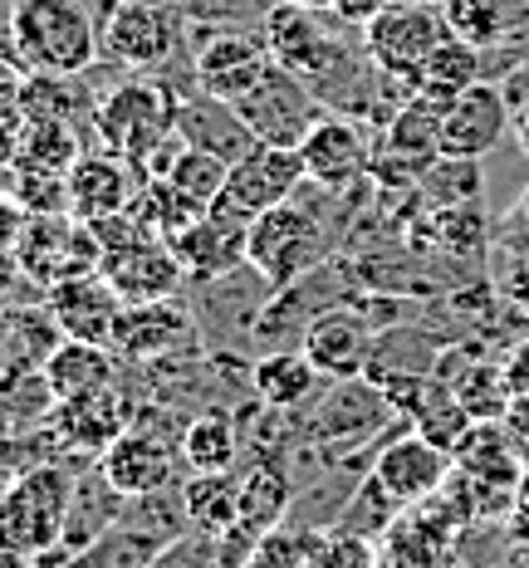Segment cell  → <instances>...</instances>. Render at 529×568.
<instances>
[{
	"instance_id": "39",
	"label": "cell",
	"mask_w": 529,
	"mask_h": 568,
	"mask_svg": "<svg viewBox=\"0 0 529 568\" xmlns=\"http://www.w3.org/2000/svg\"><path fill=\"white\" fill-rule=\"evenodd\" d=\"M26 221H30V211L20 206L10 192H0V255H10L20 245V231H26Z\"/></svg>"
},
{
	"instance_id": "29",
	"label": "cell",
	"mask_w": 529,
	"mask_h": 568,
	"mask_svg": "<svg viewBox=\"0 0 529 568\" xmlns=\"http://www.w3.org/2000/svg\"><path fill=\"white\" fill-rule=\"evenodd\" d=\"M480 79H486V50H476V44H466V40H456V34H446L437 50L427 54V64H421L417 93L456 99V93H466L470 84H480Z\"/></svg>"
},
{
	"instance_id": "36",
	"label": "cell",
	"mask_w": 529,
	"mask_h": 568,
	"mask_svg": "<svg viewBox=\"0 0 529 568\" xmlns=\"http://www.w3.org/2000/svg\"><path fill=\"white\" fill-rule=\"evenodd\" d=\"M446 387H456V397H461V407L470 412V422H500L505 412H510V397H515L500 363H480V358L456 373Z\"/></svg>"
},
{
	"instance_id": "2",
	"label": "cell",
	"mask_w": 529,
	"mask_h": 568,
	"mask_svg": "<svg viewBox=\"0 0 529 568\" xmlns=\"http://www.w3.org/2000/svg\"><path fill=\"white\" fill-rule=\"evenodd\" d=\"M74 480H79L74 466L64 470V460H50V466L20 470V476L0 485V554L34 559V554L54 549L59 535H64Z\"/></svg>"
},
{
	"instance_id": "45",
	"label": "cell",
	"mask_w": 529,
	"mask_h": 568,
	"mask_svg": "<svg viewBox=\"0 0 529 568\" xmlns=\"http://www.w3.org/2000/svg\"><path fill=\"white\" fill-rule=\"evenodd\" d=\"M0 568H30V559H20V554H0Z\"/></svg>"
},
{
	"instance_id": "24",
	"label": "cell",
	"mask_w": 529,
	"mask_h": 568,
	"mask_svg": "<svg viewBox=\"0 0 529 568\" xmlns=\"http://www.w3.org/2000/svg\"><path fill=\"white\" fill-rule=\"evenodd\" d=\"M289 510H294V480L285 460H251L241 470V519H235V529L261 544L265 535H275L285 525Z\"/></svg>"
},
{
	"instance_id": "4",
	"label": "cell",
	"mask_w": 529,
	"mask_h": 568,
	"mask_svg": "<svg viewBox=\"0 0 529 568\" xmlns=\"http://www.w3.org/2000/svg\"><path fill=\"white\" fill-rule=\"evenodd\" d=\"M192 318H196V334H202L206 353H241V358H255V324H261L269 294V284L261 270L245 260L241 270L216 280H192Z\"/></svg>"
},
{
	"instance_id": "16",
	"label": "cell",
	"mask_w": 529,
	"mask_h": 568,
	"mask_svg": "<svg viewBox=\"0 0 529 568\" xmlns=\"http://www.w3.org/2000/svg\"><path fill=\"white\" fill-rule=\"evenodd\" d=\"M505 133H515V113L505 103L500 84L480 79L466 93H456L441 113V158H486L496 152Z\"/></svg>"
},
{
	"instance_id": "41",
	"label": "cell",
	"mask_w": 529,
	"mask_h": 568,
	"mask_svg": "<svg viewBox=\"0 0 529 568\" xmlns=\"http://www.w3.org/2000/svg\"><path fill=\"white\" fill-rule=\"evenodd\" d=\"M387 6H397V0H338V20H348V26H368V20L383 16Z\"/></svg>"
},
{
	"instance_id": "48",
	"label": "cell",
	"mask_w": 529,
	"mask_h": 568,
	"mask_svg": "<svg viewBox=\"0 0 529 568\" xmlns=\"http://www.w3.org/2000/svg\"><path fill=\"white\" fill-rule=\"evenodd\" d=\"M152 568H157V564H152Z\"/></svg>"
},
{
	"instance_id": "7",
	"label": "cell",
	"mask_w": 529,
	"mask_h": 568,
	"mask_svg": "<svg viewBox=\"0 0 529 568\" xmlns=\"http://www.w3.org/2000/svg\"><path fill=\"white\" fill-rule=\"evenodd\" d=\"M235 109H241L255 142H269V148H299L304 133L328 113L324 99L309 89V79H299L285 64H269L265 79Z\"/></svg>"
},
{
	"instance_id": "12",
	"label": "cell",
	"mask_w": 529,
	"mask_h": 568,
	"mask_svg": "<svg viewBox=\"0 0 529 568\" xmlns=\"http://www.w3.org/2000/svg\"><path fill=\"white\" fill-rule=\"evenodd\" d=\"M202 334H196V318H192V304L172 300H147V304H123L113 318V334H109V348L118 353L123 363H157L167 353H182V348H196Z\"/></svg>"
},
{
	"instance_id": "14",
	"label": "cell",
	"mask_w": 529,
	"mask_h": 568,
	"mask_svg": "<svg viewBox=\"0 0 529 568\" xmlns=\"http://www.w3.org/2000/svg\"><path fill=\"white\" fill-rule=\"evenodd\" d=\"M373 348H378V328H373V318L353 300L324 310L299 338V353L328 383H338V377H363L373 363Z\"/></svg>"
},
{
	"instance_id": "17",
	"label": "cell",
	"mask_w": 529,
	"mask_h": 568,
	"mask_svg": "<svg viewBox=\"0 0 529 568\" xmlns=\"http://www.w3.org/2000/svg\"><path fill=\"white\" fill-rule=\"evenodd\" d=\"M176 460H182V446H172L162 426L133 422L109 452L99 456V470L109 476L118 495H147V490H162V485L176 480Z\"/></svg>"
},
{
	"instance_id": "46",
	"label": "cell",
	"mask_w": 529,
	"mask_h": 568,
	"mask_svg": "<svg viewBox=\"0 0 529 568\" xmlns=\"http://www.w3.org/2000/svg\"><path fill=\"white\" fill-rule=\"evenodd\" d=\"M269 6H285V0H269Z\"/></svg>"
},
{
	"instance_id": "37",
	"label": "cell",
	"mask_w": 529,
	"mask_h": 568,
	"mask_svg": "<svg viewBox=\"0 0 529 568\" xmlns=\"http://www.w3.org/2000/svg\"><path fill=\"white\" fill-rule=\"evenodd\" d=\"M309 568H378V549L363 535H344V529H328L314 549Z\"/></svg>"
},
{
	"instance_id": "38",
	"label": "cell",
	"mask_w": 529,
	"mask_h": 568,
	"mask_svg": "<svg viewBox=\"0 0 529 568\" xmlns=\"http://www.w3.org/2000/svg\"><path fill=\"white\" fill-rule=\"evenodd\" d=\"M496 245L510 255H529V182H525L520 201L510 206V216L496 226Z\"/></svg>"
},
{
	"instance_id": "31",
	"label": "cell",
	"mask_w": 529,
	"mask_h": 568,
	"mask_svg": "<svg viewBox=\"0 0 529 568\" xmlns=\"http://www.w3.org/2000/svg\"><path fill=\"white\" fill-rule=\"evenodd\" d=\"M407 505H397L393 500V490L373 476H363L358 485H353V495H348V505L338 510L334 519V529H344V535H363V539H383L387 529L397 525V515H403Z\"/></svg>"
},
{
	"instance_id": "13",
	"label": "cell",
	"mask_w": 529,
	"mask_h": 568,
	"mask_svg": "<svg viewBox=\"0 0 529 568\" xmlns=\"http://www.w3.org/2000/svg\"><path fill=\"white\" fill-rule=\"evenodd\" d=\"M451 470H456L451 452L437 446L431 436H421L417 426L393 432L378 446V456H373V476H378L387 490H393V500L407 505V510L411 505H421V500H431V495L451 480Z\"/></svg>"
},
{
	"instance_id": "47",
	"label": "cell",
	"mask_w": 529,
	"mask_h": 568,
	"mask_svg": "<svg viewBox=\"0 0 529 568\" xmlns=\"http://www.w3.org/2000/svg\"><path fill=\"white\" fill-rule=\"evenodd\" d=\"M99 6H113V0H99Z\"/></svg>"
},
{
	"instance_id": "42",
	"label": "cell",
	"mask_w": 529,
	"mask_h": 568,
	"mask_svg": "<svg viewBox=\"0 0 529 568\" xmlns=\"http://www.w3.org/2000/svg\"><path fill=\"white\" fill-rule=\"evenodd\" d=\"M505 383H510L515 397L529 393V343H520V348H515V358L505 363Z\"/></svg>"
},
{
	"instance_id": "25",
	"label": "cell",
	"mask_w": 529,
	"mask_h": 568,
	"mask_svg": "<svg viewBox=\"0 0 529 568\" xmlns=\"http://www.w3.org/2000/svg\"><path fill=\"white\" fill-rule=\"evenodd\" d=\"M20 113L26 123H93L99 113V93L84 84V74H40V69H26L20 79Z\"/></svg>"
},
{
	"instance_id": "8",
	"label": "cell",
	"mask_w": 529,
	"mask_h": 568,
	"mask_svg": "<svg viewBox=\"0 0 529 568\" xmlns=\"http://www.w3.org/2000/svg\"><path fill=\"white\" fill-rule=\"evenodd\" d=\"M299 182H304L299 148H269V142H255L245 158L231 162L226 192L211 201L206 211H221V216L245 221V226H251L261 211L285 206V201L299 192Z\"/></svg>"
},
{
	"instance_id": "35",
	"label": "cell",
	"mask_w": 529,
	"mask_h": 568,
	"mask_svg": "<svg viewBox=\"0 0 529 568\" xmlns=\"http://www.w3.org/2000/svg\"><path fill=\"white\" fill-rule=\"evenodd\" d=\"M441 20L456 40L490 50L510 34V6L505 0H441Z\"/></svg>"
},
{
	"instance_id": "22",
	"label": "cell",
	"mask_w": 529,
	"mask_h": 568,
	"mask_svg": "<svg viewBox=\"0 0 529 568\" xmlns=\"http://www.w3.org/2000/svg\"><path fill=\"white\" fill-rule=\"evenodd\" d=\"M245 221H231L221 211H202L192 226H182L172 235V251L182 260L186 280H216V275H231V270L245 265Z\"/></svg>"
},
{
	"instance_id": "10",
	"label": "cell",
	"mask_w": 529,
	"mask_h": 568,
	"mask_svg": "<svg viewBox=\"0 0 529 568\" xmlns=\"http://www.w3.org/2000/svg\"><path fill=\"white\" fill-rule=\"evenodd\" d=\"M275 64L261 30H196L192 34V84L241 103Z\"/></svg>"
},
{
	"instance_id": "44",
	"label": "cell",
	"mask_w": 529,
	"mask_h": 568,
	"mask_svg": "<svg viewBox=\"0 0 529 568\" xmlns=\"http://www.w3.org/2000/svg\"><path fill=\"white\" fill-rule=\"evenodd\" d=\"M304 10H319V16H338V0H294Z\"/></svg>"
},
{
	"instance_id": "1",
	"label": "cell",
	"mask_w": 529,
	"mask_h": 568,
	"mask_svg": "<svg viewBox=\"0 0 529 568\" xmlns=\"http://www.w3.org/2000/svg\"><path fill=\"white\" fill-rule=\"evenodd\" d=\"M10 44L20 69L89 74L103 50L89 0H10Z\"/></svg>"
},
{
	"instance_id": "6",
	"label": "cell",
	"mask_w": 529,
	"mask_h": 568,
	"mask_svg": "<svg viewBox=\"0 0 529 568\" xmlns=\"http://www.w3.org/2000/svg\"><path fill=\"white\" fill-rule=\"evenodd\" d=\"M446 34L451 30L441 20V6H431V0H397V6H387L383 16H373L363 26V50H368L378 69L407 79L417 89L421 64H427V54L437 50Z\"/></svg>"
},
{
	"instance_id": "33",
	"label": "cell",
	"mask_w": 529,
	"mask_h": 568,
	"mask_svg": "<svg viewBox=\"0 0 529 568\" xmlns=\"http://www.w3.org/2000/svg\"><path fill=\"white\" fill-rule=\"evenodd\" d=\"M167 544L133 525H109L93 544L79 549V568H152Z\"/></svg>"
},
{
	"instance_id": "3",
	"label": "cell",
	"mask_w": 529,
	"mask_h": 568,
	"mask_svg": "<svg viewBox=\"0 0 529 568\" xmlns=\"http://www.w3.org/2000/svg\"><path fill=\"white\" fill-rule=\"evenodd\" d=\"M93 128H99L103 148L143 176L147 162L176 138V93L162 89L157 79H128L99 99Z\"/></svg>"
},
{
	"instance_id": "18",
	"label": "cell",
	"mask_w": 529,
	"mask_h": 568,
	"mask_svg": "<svg viewBox=\"0 0 529 568\" xmlns=\"http://www.w3.org/2000/svg\"><path fill=\"white\" fill-rule=\"evenodd\" d=\"M99 275L113 284V294H118L123 304L172 300V294L186 284L182 260H176V251H172L167 241H157V235L123 245V251H103Z\"/></svg>"
},
{
	"instance_id": "34",
	"label": "cell",
	"mask_w": 529,
	"mask_h": 568,
	"mask_svg": "<svg viewBox=\"0 0 529 568\" xmlns=\"http://www.w3.org/2000/svg\"><path fill=\"white\" fill-rule=\"evenodd\" d=\"M417 196L431 206H470L486 196V176H480V158H437L417 182Z\"/></svg>"
},
{
	"instance_id": "32",
	"label": "cell",
	"mask_w": 529,
	"mask_h": 568,
	"mask_svg": "<svg viewBox=\"0 0 529 568\" xmlns=\"http://www.w3.org/2000/svg\"><path fill=\"white\" fill-rule=\"evenodd\" d=\"M226 176H231V162H221L216 152H202V148H176L167 172H162V182H172L176 192H182L192 206H211L221 192H226Z\"/></svg>"
},
{
	"instance_id": "15",
	"label": "cell",
	"mask_w": 529,
	"mask_h": 568,
	"mask_svg": "<svg viewBox=\"0 0 529 568\" xmlns=\"http://www.w3.org/2000/svg\"><path fill=\"white\" fill-rule=\"evenodd\" d=\"M54 436L64 442L69 456L79 460H99L118 436L133 426V402H128L118 387H99V393H79V397H64L50 407Z\"/></svg>"
},
{
	"instance_id": "43",
	"label": "cell",
	"mask_w": 529,
	"mask_h": 568,
	"mask_svg": "<svg viewBox=\"0 0 529 568\" xmlns=\"http://www.w3.org/2000/svg\"><path fill=\"white\" fill-rule=\"evenodd\" d=\"M515 142H520V152L529 158V109H525L520 118H515Z\"/></svg>"
},
{
	"instance_id": "28",
	"label": "cell",
	"mask_w": 529,
	"mask_h": 568,
	"mask_svg": "<svg viewBox=\"0 0 529 568\" xmlns=\"http://www.w3.org/2000/svg\"><path fill=\"white\" fill-rule=\"evenodd\" d=\"M182 500H186V519H192L196 535L221 539L241 519V476L235 470H206V476L196 470L182 485Z\"/></svg>"
},
{
	"instance_id": "26",
	"label": "cell",
	"mask_w": 529,
	"mask_h": 568,
	"mask_svg": "<svg viewBox=\"0 0 529 568\" xmlns=\"http://www.w3.org/2000/svg\"><path fill=\"white\" fill-rule=\"evenodd\" d=\"M328 377H319L309 358L299 348H275V353H255L251 358V397H261L265 407L294 412L304 407Z\"/></svg>"
},
{
	"instance_id": "21",
	"label": "cell",
	"mask_w": 529,
	"mask_h": 568,
	"mask_svg": "<svg viewBox=\"0 0 529 568\" xmlns=\"http://www.w3.org/2000/svg\"><path fill=\"white\" fill-rule=\"evenodd\" d=\"M176 138H182L186 148L216 152L221 162H235L255 148V133L245 128L241 109L226 99H216V93H206V89L176 93Z\"/></svg>"
},
{
	"instance_id": "40",
	"label": "cell",
	"mask_w": 529,
	"mask_h": 568,
	"mask_svg": "<svg viewBox=\"0 0 529 568\" xmlns=\"http://www.w3.org/2000/svg\"><path fill=\"white\" fill-rule=\"evenodd\" d=\"M505 432H510V442L520 446V456L529 460V393H520V397H510V412H505Z\"/></svg>"
},
{
	"instance_id": "9",
	"label": "cell",
	"mask_w": 529,
	"mask_h": 568,
	"mask_svg": "<svg viewBox=\"0 0 529 568\" xmlns=\"http://www.w3.org/2000/svg\"><path fill=\"white\" fill-rule=\"evenodd\" d=\"M16 260L20 270L50 290L59 280H74V275H89L99 270L103 260V245L93 241L89 221L69 216V211H50V216H30L26 231H20V245H16Z\"/></svg>"
},
{
	"instance_id": "11",
	"label": "cell",
	"mask_w": 529,
	"mask_h": 568,
	"mask_svg": "<svg viewBox=\"0 0 529 568\" xmlns=\"http://www.w3.org/2000/svg\"><path fill=\"white\" fill-rule=\"evenodd\" d=\"M373 152H378L373 128L358 123V118H348V113H334V109H328L299 142L304 176L319 186H334V192H348V186L368 182Z\"/></svg>"
},
{
	"instance_id": "27",
	"label": "cell",
	"mask_w": 529,
	"mask_h": 568,
	"mask_svg": "<svg viewBox=\"0 0 529 568\" xmlns=\"http://www.w3.org/2000/svg\"><path fill=\"white\" fill-rule=\"evenodd\" d=\"M182 460L192 470H235V460H241V426H235V412L226 407H206L196 412L192 422L182 426Z\"/></svg>"
},
{
	"instance_id": "5",
	"label": "cell",
	"mask_w": 529,
	"mask_h": 568,
	"mask_svg": "<svg viewBox=\"0 0 529 568\" xmlns=\"http://www.w3.org/2000/svg\"><path fill=\"white\" fill-rule=\"evenodd\" d=\"M186 40H192V26L172 0H113L103 16V50L133 74L157 79L186 50Z\"/></svg>"
},
{
	"instance_id": "30",
	"label": "cell",
	"mask_w": 529,
	"mask_h": 568,
	"mask_svg": "<svg viewBox=\"0 0 529 568\" xmlns=\"http://www.w3.org/2000/svg\"><path fill=\"white\" fill-rule=\"evenodd\" d=\"M84 142H79V128L69 123H20V138H16V168H30V172H59L69 176L79 158H84Z\"/></svg>"
},
{
	"instance_id": "23",
	"label": "cell",
	"mask_w": 529,
	"mask_h": 568,
	"mask_svg": "<svg viewBox=\"0 0 529 568\" xmlns=\"http://www.w3.org/2000/svg\"><path fill=\"white\" fill-rule=\"evenodd\" d=\"M118 353L109 343H84V338H59L54 353L44 358V387L54 402L79 397V393H99V387H118Z\"/></svg>"
},
{
	"instance_id": "20",
	"label": "cell",
	"mask_w": 529,
	"mask_h": 568,
	"mask_svg": "<svg viewBox=\"0 0 529 568\" xmlns=\"http://www.w3.org/2000/svg\"><path fill=\"white\" fill-rule=\"evenodd\" d=\"M44 310L59 324L64 338H84V343H109L113 334V318L123 310V300L113 294V284L89 270V275H74V280H59L44 290Z\"/></svg>"
},
{
	"instance_id": "19",
	"label": "cell",
	"mask_w": 529,
	"mask_h": 568,
	"mask_svg": "<svg viewBox=\"0 0 529 568\" xmlns=\"http://www.w3.org/2000/svg\"><path fill=\"white\" fill-rule=\"evenodd\" d=\"M64 192H69V216H79V221L118 216V211H128L138 196V168H128L109 148H89L84 158L69 168Z\"/></svg>"
}]
</instances>
